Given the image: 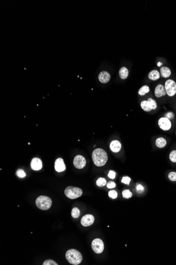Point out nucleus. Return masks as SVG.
<instances>
[{
	"label": "nucleus",
	"instance_id": "1",
	"mask_svg": "<svg viewBox=\"0 0 176 265\" xmlns=\"http://www.w3.org/2000/svg\"><path fill=\"white\" fill-rule=\"evenodd\" d=\"M92 157L94 165L98 167H102L106 165L108 160V155L106 151L101 148L96 149L92 153Z\"/></svg>",
	"mask_w": 176,
	"mask_h": 265
},
{
	"label": "nucleus",
	"instance_id": "2",
	"mask_svg": "<svg viewBox=\"0 0 176 265\" xmlns=\"http://www.w3.org/2000/svg\"><path fill=\"white\" fill-rule=\"evenodd\" d=\"M66 258L72 265H77L82 262V256L80 252L75 249H70L66 251Z\"/></svg>",
	"mask_w": 176,
	"mask_h": 265
},
{
	"label": "nucleus",
	"instance_id": "3",
	"mask_svg": "<svg viewBox=\"0 0 176 265\" xmlns=\"http://www.w3.org/2000/svg\"><path fill=\"white\" fill-rule=\"evenodd\" d=\"M35 204L39 209L47 210L51 207L52 200L46 196H40L36 199Z\"/></svg>",
	"mask_w": 176,
	"mask_h": 265
},
{
	"label": "nucleus",
	"instance_id": "4",
	"mask_svg": "<svg viewBox=\"0 0 176 265\" xmlns=\"http://www.w3.org/2000/svg\"><path fill=\"white\" fill-rule=\"evenodd\" d=\"M66 196L70 199H75L80 197L82 195V190L79 187L69 186L64 190Z\"/></svg>",
	"mask_w": 176,
	"mask_h": 265
},
{
	"label": "nucleus",
	"instance_id": "5",
	"mask_svg": "<svg viewBox=\"0 0 176 265\" xmlns=\"http://www.w3.org/2000/svg\"><path fill=\"white\" fill-rule=\"evenodd\" d=\"M140 105L142 109L146 112H150L157 108L156 101L151 98H149L147 101H142Z\"/></svg>",
	"mask_w": 176,
	"mask_h": 265
},
{
	"label": "nucleus",
	"instance_id": "6",
	"mask_svg": "<svg viewBox=\"0 0 176 265\" xmlns=\"http://www.w3.org/2000/svg\"><path fill=\"white\" fill-rule=\"evenodd\" d=\"M165 89L169 96H174L176 94V83L172 80H168L165 82Z\"/></svg>",
	"mask_w": 176,
	"mask_h": 265
},
{
	"label": "nucleus",
	"instance_id": "7",
	"mask_svg": "<svg viewBox=\"0 0 176 265\" xmlns=\"http://www.w3.org/2000/svg\"><path fill=\"white\" fill-rule=\"evenodd\" d=\"M92 249L95 253L100 254L103 252L104 250V244L102 240L96 238L93 240L91 244Z\"/></svg>",
	"mask_w": 176,
	"mask_h": 265
},
{
	"label": "nucleus",
	"instance_id": "8",
	"mask_svg": "<svg viewBox=\"0 0 176 265\" xmlns=\"http://www.w3.org/2000/svg\"><path fill=\"white\" fill-rule=\"evenodd\" d=\"M158 123L160 128L164 131H168L172 127L171 121L167 117H161Z\"/></svg>",
	"mask_w": 176,
	"mask_h": 265
},
{
	"label": "nucleus",
	"instance_id": "9",
	"mask_svg": "<svg viewBox=\"0 0 176 265\" xmlns=\"http://www.w3.org/2000/svg\"><path fill=\"white\" fill-rule=\"evenodd\" d=\"M73 165L76 168L82 169L86 165V160L81 155H77L74 158Z\"/></svg>",
	"mask_w": 176,
	"mask_h": 265
},
{
	"label": "nucleus",
	"instance_id": "10",
	"mask_svg": "<svg viewBox=\"0 0 176 265\" xmlns=\"http://www.w3.org/2000/svg\"><path fill=\"white\" fill-rule=\"evenodd\" d=\"M94 218L91 214H86L82 217L81 223L83 227H89L94 223Z\"/></svg>",
	"mask_w": 176,
	"mask_h": 265
},
{
	"label": "nucleus",
	"instance_id": "11",
	"mask_svg": "<svg viewBox=\"0 0 176 265\" xmlns=\"http://www.w3.org/2000/svg\"><path fill=\"white\" fill-rule=\"evenodd\" d=\"M54 167L56 171L59 173L62 172L66 170V165L64 163V160L62 158H59L56 160Z\"/></svg>",
	"mask_w": 176,
	"mask_h": 265
},
{
	"label": "nucleus",
	"instance_id": "12",
	"mask_svg": "<svg viewBox=\"0 0 176 265\" xmlns=\"http://www.w3.org/2000/svg\"><path fill=\"white\" fill-rule=\"evenodd\" d=\"M31 168L33 171H39L42 167V162L38 158H34L31 162Z\"/></svg>",
	"mask_w": 176,
	"mask_h": 265
},
{
	"label": "nucleus",
	"instance_id": "13",
	"mask_svg": "<svg viewBox=\"0 0 176 265\" xmlns=\"http://www.w3.org/2000/svg\"><path fill=\"white\" fill-rule=\"evenodd\" d=\"M155 96L157 97H161L167 94L165 87L162 84H158L155 89Z\"/></svg>",
	"mask_w": 176,
	"mask_h": 265
},
{
	"label": "nucleus",
	"instance_id": "14",
	"mask_svg": "<svg viewBox=\"0 0 176 265\" xmlns=\"http://www.w3.org/2000/svg\"><path fill=\"white\" fill-rule=\"evenodd\" d=\"M121 144L120 141L118 140H113L111 142L110 144V150L113 153H117L120 151L121 149Z\"/></svg>",
	"mask_w": 176,
	"mask_h": 265
},
{
	"label": "nucleus",
	"instance_id": "15",
	"mask_svg": "<svg viewBox=\"0 0 176 265\" xmlns=\"http://www.w3.org/2000/svg\"><path fill=\"white\" fill-rule=\"evenodd\" d=\"M99 81L102 83H107L109 82V81L110 80V74L106 72V71H103L101 72V73L99 74V76H98Z\"/></svg>",
	"mask_w": 176,
	"mask_h": 265
},
{
	"label": "nucleus",
	"instance_id": "16",
	"mask_svg": "<svg viewBox=\"0 0 176 265\" xmlns=\"http://www.w3.org/2000/svg\"><path fill=\"white\" fill-rule=\"evenodd\" d=\"M156 145L159 148H164L167 145V140L163 137H159L156 140Z\"/></svg>",
	"mask_w": 176,
	"mask_h": 265
},
{
	"label": "nucleus",
	"instance_id": "17",
	"mask_svg": "<svg viewBox=\"0 0 176 265\" xmlns=\"http://www.w3.org/2000/svg\"><path fill=\"white\" fill-rule=\"evenodd\" d=\"M172 74V72L170 68L167 67H162L160 68V75L162 78H168Z\"/></svg>",
	"mask_w": 176,
	"mask_h": 265
},
{
	"label": "nucleus",
	"instance_id": "18",
	"mask_svg": "<svg viewBox=\"0 0 176 265\" xmlns=\"http://www.w3.org/2000/svg\"><path fill=\"white\" fill-rule=\"evenodd\" d=\"M148 78L152 80H157L160 78V73L157 70H153L149 73Z\"/></svg>",
	"mask_w": 176,
	"mask_h": 265
},
{
	"label": "nucleus",
	"instance_id": "19",
	"mask_svg": "<svg viewBox=\"0 0 176 265\" xmlns=\"http://www.w3.org/2000/svg\"><path fill=\"white\" fill-rule=\"evenodd\" d=\"M119 74L120 78L122 80H126L129 75L128 69L126 67H123L120 69L119 72Z\"/></svg>",
	"mask_w": 176,
	"mask_h": 265
},
{
	"label": "nucleus",
	"instance_id": "20",
	"mask_svg": "<svg viewBox=\"0 0 176 265\" xmlns=\"http://www.w3.org/2000/svg\"><path fill=\"white\" fill-rule=\"evenodd\" d=\"M149 91H150L149 87L147 85H144L139 90L138 94L141 96H143L145 94L148 93Z\"/></svg>",
	"mask_w": 176,
	"mask_h": 265
},
{
	"label": "nucleus",
	"instance_id": "21",
	"mask_svg": "<svg viewBox=\"0 0 176 265\" xmlns=\"http://www.w3.org/2000/svg\"><path fill=\"white\" fill-rule=\"evenodd\" d=\"M80 215V211L77 207H74L72 212H71V216L73 218H77L79 217Z\"/></svg>",
	"mask_w": 176,
	"mask_h": 265
},
{
	"label": "nucleus",
	"instance_id": "22",
	"mask_svg": "<svg viewBox=\"0 0 176 265\" xmlns=\"http://www.w3.org/2000/svg\"><path fill=\"white\" fill-rule=\"evenodd\" d=\"M96 185L99 187H103L106 185L107 184V181L105 178L100 177L99 178L96 182Z\"/></svg>",
	"mask_w": 176,
	"mask_h": 265
},
{
	"label": "nucleus",
	"instance_id": "23",
	"mask_svg": "<svg viewBox=\"0 0 176 265\" xmlns=\"http://www.w3.org/2000/svg\"><path fill=\"white\" fill-rule=\"evenodd\" d=\"M122 194L123 197L125 199H127L131 198L132 196V193L129 190H123Z\"/></svg>",
	"mask_w": 176,
	"mask_h": 265
},
{
	"label": "nucleus",
	"instance_id": "24",
	"mask_svg": "<svg viewBox=\"0 0 176 265\" xmlns=\"http://www.w3.org/2000/svg\"><path fill=\"white\" fill-rule=\"evenodd\" d=\"M169 159L172 162H176V150L172 151L169 154Z\"/></svg>",
	"mask_w": 176,
	"mask_h": 265
},
{
	"label": "nucleus",
	"instance_id": "25",
	"mask_svg": "<svg viewBox=\"0 0 176 265\" xmlns=\"http://www.w3.org/2000/svg\"><path fill=\"white\" fill-rule=\"evenodd\" d=\"M168 178L170 181L172 182H176V171H171L168 174Z\"/></svg>",
	"mask_w": 176,
	"mask_h": 265
},
{
	"label": "nucleus",
	"instance_id": "26",
	"mask_svg": "<svg viewBox=\"0 0 176 265\" xmlns=\"http://www.w3.org/2000/svg\"><path fill=\"white\" fill-rule=\"evenodd\" d=\"M108 195L111 199H115L118 196V193L115 190H110V191H109V192L108 193Z\"/></svg>",
	"mask_w": 176,
	"mask_h": 265
},
{
	"label": "nucleus",
	"instance_id": "27",
	"mask_svg": "<svg viewBox=\"0 0 176 265\" xmlns=\"http://www.w3.org/2000/svg\"><path fill=\"white\" fill-rule=\"evenodd\" d=\"M16 175L19 178H24L26 176V173L22 169H18L16 173Z\"/></svg>",
	"mask_w": 176,
	"mask_h": 265
},
{
	"label": "nucleus",
	"instance_id": "28",
	"mask_svg": "<svg viewBox=\"0 0 176 265\" xmlns=\"http://www.w3.org/2000/svg\"><path fill=\"white\" fill-rule=\"evenodd\" d=\"M130 182H131V178L128 176H124L122 177V179H121V182L122 183L128 185H129Z\"/></svg>",
	"mask_w": 176,
	"mask_h": 265
},
{
	"label": "nucleus",
	"instance_id": "29",
	"mask_svg": "<svg viewBox=\"0 0 176 265\" xmlns=\"http://www.w3.org/2000/svg\"><path fill=\"white\" fill-rule=\"evenodd\" d=\"M43 265H58V264L52 260H47L43 263Z\"/></svg>",
	"mask_w": 176,
	"mask_h": 265
},
{
	"label": "nucleus",
	"instance_id": "30",
	"mask_svg": "<svg viewBox=\"0 0 176 265\" xmlns=\"http://www.w3.org/2000/svg\"><path fill=\"white\" fill-rule=\"evenodd\" d=\"M164 116H165L164 117H167L169 120H172V119H174L175 115H174V113L172 112H169L166 113Z\"/></svg>",
	"mask_w": 176,
	"mask_h": 265
},
{
	"label": "nucleus",
	"instance_id": "31",
	"mask_svg": "<svg viewBox=\"0 0 176 265\" xmlns=\"http://www.w3.org/2000/svg\"><path fill=\"white\" fill-rule=\"evenodd\" d=\"M108 177L112 179H115L116 177V173L113 171H110L108 173Z\"/></svg>",
	"mask_w": 176,
	"mask_h": 265
},
{
	"label": "nucleus",
	"instance_id": "32",
	"mask_svg": "<svg viewBox=\"0 0 176 265\" xmlns=\"http://www.w3.org/2000/svg\"><path fill=\"white\" fill-rule=\"evenodd\" d=\"M107 188H108L111 189V188H113L115 187V186H116V184H115V183L114 182L110 181V182H109L107 184Z\"/></svg>",
	"mask_w": 176,
	"mask_h": 265
},
{
	"label": "nucleus",
	"instance_id": "33",
	"mask_svg": "<svg viewBox=\"0 0 176 265\" xmlns=\"http://www.w3.org/2000/svg\"><path fill=\"white\" fill-rule=\"evenodd\" d=\"M137 190L138 191V192H143V190H144V187H143V186L140 185V184H139L137 186Z\"/></svg>",
	"mask_w": 176,
	"mask_h": 265
},
{
	"label": "nucleus",
	"instance_id": "34",
	"mask_svg": "<svg viewBox=\"0 0 176 265\" xmlns=\"http://www.w3.org/2000/svg\"><path fill=\"white\" fill-rule=\"evenodd\" d=\"M161 65H162V63H160V62L159 63H158V66H159V67H160V66H161Z\"/></svg>",
	"mask_w": 176,
	"mask_h": 265
}]
</instances>
